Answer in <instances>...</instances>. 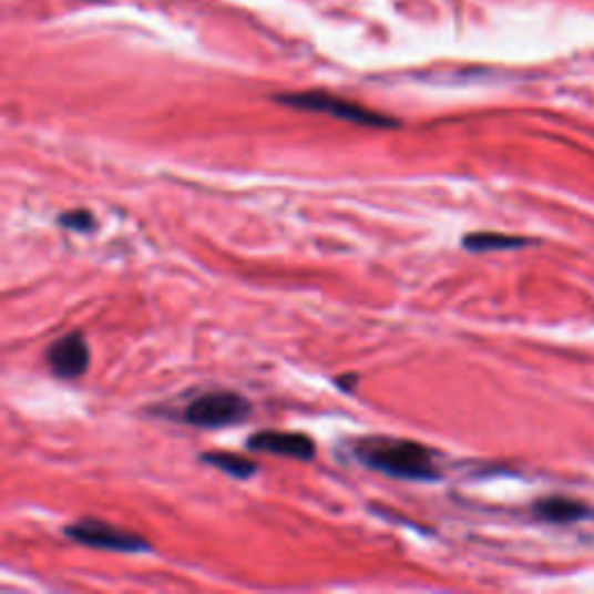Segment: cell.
<instances>
[{
  "instance_id": "6da1fadb",
  "label": "cell",
  "mask_w": 594,
  "mask_h": 594,
  "mask_svg": "<svg viewBox=\"0 0 594 594\" xmlns=\"http://www.w3.org/2000/svg\"><path fill=\"white\" fill-rule=\"evenodd\" d=\"M351 453L367 469H375V472L398 481L434 483L441 477L434 464V451L418 441L365 437L351 445Z\"/></svg>"
},
{
  "instance_id": "7a4b0ae2",
  "label": "cell",
  "mask_w": 594,
  "mask_h": 594,
  "mask_svg": "<svg viewBox=\"0 0 594 594\" xmlns=\"http://www.w3.org/2000/svg\"><path fill=\"white\" fill-rule=\"evenodd\" d=\"M275 101L286 105V107H293V110L328 114V116H335L339 121H349V123H356V126H365V129H395L398 126V121L386 116V114L367 110L358 103L344 101V98L332 95V93H324V91L286 93V95H277Z\"/></svg>"
},
{
  "instance_id": "3957f363",
  "label": "cell",
  "mask_w": 594,
  "mask_h": 594,
  "mask_svg": "<svg viewBox=\"0 0 594 594\" xmlns=\"http://www.w3.org/2000/svg\"><path fill=\"white\" fill-rule=\"evenodd\" d=\"M252 416V402L233 390H214L197 395L184 409V420L193 428L216 430L244 423Z\"/></svg>"
},
{
  "instance_id": "277c9868",
  "label": "cell",
  "mask_w": 594,
  "mask_h": 594,
  "mask_svg": "<svg viewBox=\"0 0 594 594\" xmlns=\"http://www.w3.org/2000/svg\"><path fill=\"white\" fill-rule=\"evenodd\" d=\"M63 534L80 543V546L86 549H95V551H110V553H123V555H144L152 553V543H148L144 536L121 530L116 525L105 523V520L98 518H84L78 520V523H72L63 530Z\"/></svg>"
},
{
  "instance_id": "5b68a950",
  "label": "cell",
  "mask_w": 594,
  "mask_h": 594,
  "mask_svg": "<svg viewBox=\"0 0 594 594\" xmlns=\"http://www.w3.org/2000/svg\"><path fill=\"white\" fill-rule=\"evenodd\" d=\"M91 354L89 344L80 332H70L61 339H57L47 349V365L54 371V377L59 379H74L82 377L89 369Z\"/></svg>"
},
{
  "instance_id": "8992f818",
  "label": "cell",
  "mask_w": 594,
  "mask_h": 594,
  "mask_svg": "<svg viewBox=\"0 0 594 594\" xmlns=\"http://www.w3.org/2000/svg\"><path fill=\"white\" fill-rule=\"evenodd\" d=\"M246 449L258 451V453H269V455L303 460V462H311L316 458V443L307 434H300V432L263 430L249 437V441H246Z\"/></svg>"
},
{
  "instance_id": "52a82bcc",
  "label": "cell",
  "mask_w": 594,
  "mask_h": 594,
  "mask_svg": "<svg viewBox=\"0 0 594 594\" xmlns=\"http://www.w3.org/2000/svg\"><path fill=\"white\" fill-rule=\"evenodd\" d=\"M534 513H536V518L546 520V523L564 525V523H576V520H581L587 513V509L574 500L549 498V500H541L534 504Z\"/></svg>"
},
{
  "instance_id": "ba28073f",
  "label": "cell",
  "mask_w": 594,
  "mask_h": 594,
  "mask_svg": "<svg viewBox=\"0 0 594 594\" xmlns=\"http://www.w3.org/2000/svg\"><path fill=\"white\" fill-rule=\"evenodd\" d=\"M530 242L523 237H511L502 233H474L462 237V246L467 252L474 254H488V252H511V249H523Z\"/></svg>"
},
{
  "instance_id": "9c48e42d",
  "label": "cell",
  "mask_w": 594,
  "mask_h": 594,
  "mask_svg": "<svg viewBox=\"0 0 594 594\" xmlns=\"http://www.w3.org/2000/svg\"><path fill=\"white\" fill-rule=\"evenodd\" d=\"M201 460L214 469H218V472L223 474H228L237 481H246V479H252L258 474V464L252 462V460H246L237 453H205L201 455Z\"/></svg>"
},
{
  "instance_id": "30bf717a",
  "label": "cell",
  "mask_w": 594,
  "mask_h": 594,
  "mask_svg": "<svg viewBox=\"0 0 594 594\" xmlns=\"http://www.w3.org/2000/svg\"><path fill=\"white\" fill-rule=\"evenodd\" d=\"M59 226L74 233H91L95 228V218L86 209H70L59 216Z\"/></svg>"
},
{
  "instance_id": "8fae6325",
  "label": "cell",
  "mask_w": 594,
  "mask_h": 594,
  "mask_svg": "<svg viewBox=\"0 0 594 594\" xmlns=\"http://www.w3.org/2000/svg\"><path fill=\"white\" fill-rule=\"evenodd\" d=\"M358 375H354V371H349V375H344V377H337L335 379V383L339 386V390H344V392H356V388H358Z\"/></svg>"
}]
</instances>
